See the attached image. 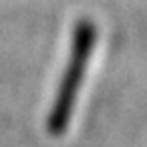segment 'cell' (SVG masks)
I'll list each match as a JSON object with an SVG mask.
<instances>
[{"label":"cell","instance_id":"6da1fadb","mask_svg":"<svg viewBox=\"0 0 147 147\" xmlns=\"http://www.w3.org/2000/svg\"><path fill=\"white\" fill-rule=\"evenodd\" d=\"M94 46H96V26L90 20H80L74 28L70 58H68L64 76L60 80L52 109H50L48 129L52 135H62L72 119L76 98H78L82 80L86 76V66H88Z\"/></svg>","mask_w":147,"mask_h":147}]
</instances>
